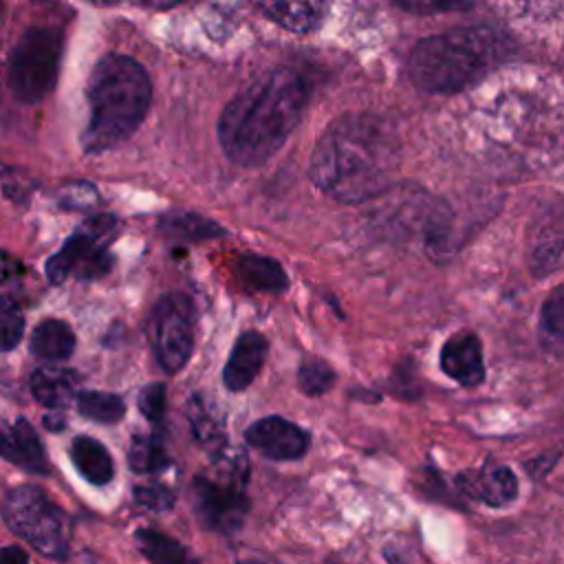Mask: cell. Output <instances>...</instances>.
Instances as JSON below:
<instances>
[{"label": "cell", "mask_w": 564, "mask_h": 564, "mask_svg": "<svg viewBox=\"0 0 564 564\" xmlns=\"http://www.w3.org/2000/svg\"><path fill=\"white\" fill-rule=\"evenodd\" d=\"M399 163L401 141L392 126L370 112H350L319 137L308 176L339 203H364L388 189Z\"/></svg>", "instance_id": "cell-1"}, {"label": "cell", "mask_w": 564, "mask_h": 564, "mask_svg": "<svg viewBox=\"0 0 564 564\" xmlns=\"http://www.w3.org/2000/svg\"><path fill=\"white\" fill-rule=\"evenodd\" d=\"M308 101V84L286 66L273 68L240 90L218 119V139L229 161L256 167L269 161L295 130Z\"/></svg>", "instance_id": "cell-2"}, {"label": "cell", "mask_w": 564, "mask_h": 564, "mask_svg": "<svg viewBox=\"0 0 564 564\" xmlns=\"http://www.w3.org/2000/svg\"><path fill=\"white\" fill-rule=\"evenodd\" d=\"M150 77L128 55H106L88 79L90 119L82 143L86 152H101L121 143L143 121L150 108Z\"/></svg>", "instance_id": "cell-3"}, {"label": "cell", "mask_w": 564, "mask_h": 564, "mask_svg": "<svg viewBox=\"0 0 564 564\" xmlns=\"http://www.w3.org/2000/svg\"><path fill=\"white\" fill-rule=\"evenodd\" d=\"M502 55L487 29H463L421 40L408 62L410 77L425 93H456L480 79Z\"/></svg>", "instance_id": "cell-4"}, {"label": "cell", "mask_w": 564, "mask_h": 564, "mask_svg": "<svg viewBox=\"0 0 564 564\" xmlns=\"http://www.w3.org/2000/svg\"><path fill=\"white\" fill-rule=\"evenodd\" d=\"M2 518L9 529L35 546L42 555L62 560L68 555L70 522L66 513L35 485H20L4 496Z\"/></svg>", "instance_id": "cell-5"}, {"label": "cell", "mask_w": 564, "mask_h": 564, "mask_svg": "<svg viewBox=\"0 0 564 564\" xmlns=\"http://www.w3.org/2000/svg\"><path fill=\"white\" fill-rule=\"evenodd\" d=\"M62 33L51 26H31L18 40L9 59V88L22 104L42 101L57 82Z\"/></svg>", "instance_id": "cell-6"}, {"label": "cell", "mask_w": 564, "mask_h": 564, "mask_svg": "<svg viewBox=\"0 0 564 564\" xmlns=\"http://www.w3.org/2000/svg\"><path fill=\"white\" fill-rule=\"evenodd\" d=\"M245 480L247 469L240 452H234L231 458L220 454L216 476H198L194 480V507L207 529L231 533L242 527L249 511Z\"/></svg>", "instance_id": "cell-7"}, {"label": "cell", "mask_w": 564, "mask_h": 564, "mask_svg": "<svg viewBox=\"0 0 564 564\" xmlns=\"http://www.w3.org/2000/svg\"><path fill=\"white\" fill-rule=\"evenodd\" d=\"M117 234V218L110 214H97L86 218L75 234L64 242V247L46 262V275L53 284L64 282L68 275H77L84 280L101 278L112 258L106 247Z\"/></svg>", "instance_id": "cell-8"}, {"label": "cell", "mask_w": 564, "mask_h": 564, "mask_svg": "<svg viewBox=\"0 0 564 564\" xmlns=\"http://www.w3.org/2000/svg\"><path fill=\"white\" fill-rule=\"evenodd\" d=\"M148 337L159 366L167 372L181 370L194 348V308L181 293L163 295L150 311Z\"/></svg>", "instance_id": "cell-9"}, {"label": "cell", "mask_w": 564, "mask_h": 564, "mask_svg": "<svg viewBox=\"0 0 564 564\" xmlns=\"http://www.w3.org/2000/svg\"><path fill=\"white\" fill-rule=\"evenodd\" d=\"M245 438L251 447L271 460H295L304 456L308 447L306 432L282 416H264L256 421L245 432Z\"/></svg>", "instance_id": "cell-10"}, {"label": "cell", "mask_w": 564, "mask_h": 564, "mask_svg": "<svg viewBox=\"0 0 564 564\" xmlns=\"http://www.w3.org/2000/svg\"><path fill=\"white\" fill-rule=\"evenodd\" d=\"M456 485L463 489V494L471 496L474 500L487 507H505L518 494L516 474L498 463H487L478 469L458 474Z\"/></svg>", "instance_id": "cell-11"}, {"label": "cell", "mask_w": 564, "mask_h": 564, "mask_svg": "<svg viewBox=\"0 0 564 564\" xmlns=\"http://www.w3.org/2000/svg\"><path fill=\"white\" fill-rule=\"evenodd\" d=\"M441 368L465 388H476L485 379L480 339L474 333H456L441 348Z\"/></svg>", "instance_id": "cell-12"}, {"label": "cell", "mask_w": 564, "mask_h": 564, "mask_svg": "<svg viewBox=\"0 0 564 564\" xmlns=\"http://www.w3.org/2000/svg\"><path fill=\"white\" fill-rule=\"evenodd\" d=\"M0 456L33 474L48 471L42 443L26 419H18L15 423L0 419Z\"/></svg>", "instance_id": "cell-13"}, {"label": "cell", "mask_w": 564, "mask_h": 564, "mask_svg": "<svg viewBox=\"0 0 564 564\" xmlns=\"http://www.w3.org/2000/svg\"><path fill=\"white\" fill-rule=\"evenodd\" d=\"M267 357V339L264 335L256 333V330H247L242 333L234 348L231 355L225 364V372H223V383L227 390L231 392H240L245 390L260 372L262 364Z\"/></svg>", "instance_id": "cell-14"}, {"label": "cell", "mask_w": 564, "mask_h": 564, "mask_svg": "<svg viewBox=\"0 0 564 564\" xmlns=\"http://www.w3.org/2000/svg\"><path fill=\"white\" fill-rule=\"evenodd\" d=\"M330 0H258L260 11L278 26L293 33H308L317 29L326 13Z\"/></svg>", "instance_id": "cell-15"}, {"label": "cell", "mask_w": 564, "mask_h": 564, "mask_svg": "<svg viewBox=\"0 0 564 564\" xmlns=\"http://www.w3.org/2000/svg\"><path fill=\"white\" fill-rule=\"evenodd\" d=\"M75 386H77L75 375L70 370L55 368V366L37 368L31 377L33 397L42 405L53 410H62L75 399Z\"/></svg>", "instance_id": "cell-16"}, {"label": "cell", "mask_w": 564, "mask_h": 564, "mask_svg": "<svg viewBox=\"0 0 564 564\" xmlns=\"http://www.w3.org/2000/svg\"><path fill=\"white\" fill-rule=\"evenodd\" d=\"M70 458L77 471L93 485H106L112 480L115 467L108 449L93 436H77L70 443Z\"/></svg>", "instance_id": "cell-17"}, {"label": "cell", "mask_w": 564, "mask_h": 564, "mask_svg": "<svg viewBox=\"0 0 564 564\" xmlns=\"http://www.w3.org/2000/svg\"><path fill=\"white\" fill-rule=\"evenodd\" d=\"M29 348L40 359H66L75 348V335L62 319H44L35 326L29 339Z\"/></svg>", "instance_id": "cell-18"}, {"label": "cell", "mask_w": 564, "mask_h": 564, "mask_svg": "<svg viewBox=\"0 0 564 564\" xmlns=\"http://www.w3.org/2000/svg\"><path fill=\"white\" fill-rule=\"evenodd\" d=\"M236 271H238V278L256 291L280 293L289 284L286 273L280 267V262L264 258V256H256V253L240 256L236 262Z\"/></svg>", "instance_id": "cell-19"}, {"label": "cell", "mask_w": 564, "mask_h": 564, "mask_svg": "<svg viewBox=\"0 0 564 564\" xmlns=\"http://www.w3.org/2000/svg\"><path fill=\"white\" fill-rule=\"evenodd\" d=\"M161 229L163 234H167L170 238L176 240H207V238H216L223 234V227H218L216 223H212L205 216L198 214H189V212H181V214H165L161 218Z\"/></svg>", "instance_id": "cell-20"}, {"label": "cell", "mask_w": 564, "mask_h": 564, "mask_svg": "<svg viewBox=\"0 0 564 564\" xmlns=\"http://www.w3.org/2000/svg\"><path fill=\"white\" fill-rule=\"evenodd\" d=\"M187 419L192 425V434L203 447L212 452H223V443H225L223 423L200 397H192V401L187 403Z\"/></svg>", "instance_id": "cell-21"}, {"label": "cell", "mask_w": 564, "mask_h": 564, "mask_svg": "<svg viewBox=\"0 0 564 564\" xmlns=\"http://www.w3.org/2000/svg\"><path fill=\"white\" fill-rule=\"evenodd\" d=\"M137 542L141 553L159 564H181L187 562L189 555L187 551L172 538L154 531V529H143L137 533Z\"/></svg>", "instance_id": "cell-22"}, {"label": "cell", "mask_w": 564, "mask_h": 564, "mask_svg": "<svg viewBox=\"0 0 564 564\" xmlns=\"http://www.w3.org/2000/svg\"><path fill=\"white\" fill-rule=\"evenodd\" d=\"M75 403L86 419L99 423H117L126 412L121 397L110 392H79L75 397Z\"/></svg>", "instance_id": "cell-23"}, {"label": "cell", "mask_w": 564, "mask_h": 564, "mask_svg": "<svg viewBox=\"0 0 564 564\" xmlns=\"http://www.w3.org/2000/svg\"><path fill=\"white\" fill-rule=\"evenodd\" d=\"M130 467L139 474H152L167 467V454L154 436H134L128 452Z\"/></svg>", "instance_id": "cell-24"}, {"label": "cell", "mask_w": 564, "mask_h": 564, "mask_svg": "<svg viewBox=\"0 0 564 564\" xmlns=\"http://www.w3.org/2000/svg\"><path fill=\"white\" fill-rule=\"evenodd\" d=\"M540 333L546 341L564 346V284L555 286L542 304Z\"/></svg>", "instance_id": "cell-25"}, {"label": "cell", "mask_w": 564, "mask_h": 564, "mask_svg": "<svg viewBox=\"0 0 564 564\" xmlns=\"http://www.w3.org/2000/svg\"><path fill=\"white\" fill-rule=\"evenodd\" d=\"M24 333V317L20 306L7 297L0 295V352H7L15 348Z\"/></svg>", "instance_id": "cell-26"}, {"label": "cell", "mask_w": 564, "mask_h": 564, "mask_svg": "<svg viewBox=\"0 0 564 564\" xmlns=\"http://www.w3.org/2000/svg\"><path fill=\"white\" fill-rule=\"evenodd\" d=\"M297 383L300 388L311 394V397H317V394H324L326 390H330V386L335 383V372L333 368L322 361V359H306L302 366H300V372H297Z\"/></svg>", "instance_id": "cell-27"}, {"label": "cell", "mask_w": 564, "mask_h": 564, "mask_svg": "<svg viewBox=\"0 0 564 564\" xmlns=\"http://www.w3.org/2000/svg\"><path fill=\"white\" fill-rule=\"evenodd\" d=\"M59 203L66 209H93L99 203V192L86 181H75L59 192Z\"/></svg>", "instance_id": "cell-28"}, {"label": "cell", "mask_w": 564, "mask_h": 564, "mask_svg": "<svg viewBox=\"0 0 564 564\" xmlns=\"http://www.w3.org/2000/svg\"><path fill=\"white\" fill-rule=\"evenodd\" d=\"M134 500L139 505H143V507L152 509V511H165V509H170L174 505L172 491L167 487L154 485V482L134 487Z\"/></svg>", "instance_id": "cell-29"}, {"label": "cell", "mask_w": 564, "mask_h": 564, "mask_svg": "<svg viewBox=\"0 0 564 564\" xmlns=\"http://www.w3.org/2000/svg\"><path fill=\"white\" fill-rule=\"evenodd\" d=\"M139 410L150 421H161L165 414V388L163 383H150L139 394Z\"/></svg>", "instance_id": "cell-30"}, {"label": "cell", "mask_w": 564, "mask_h": 564, "mask_svg": "<svg viewBox=\"0 0 564 564\" xmlns=\"http://www.w3.org/2000/svg\"><path fill=\"white\" fill-rule=\"evenodd\" d=\"M392 2L414 13H441L458 4V0H392Z\"/></svg>", "instance_id": "cell-31"}, {"label": "cell", "mask_w": 564, "mask_h": 564, "mask_svg": "<svg viewBox=\"0 0 564 564\" xmlns=\"http://www.w3.org/2000/svg\"><path fill=\"white\" fill-rule=\"evenodd\" d=\"M26 560H29V555L20 546L0 549V564H24Z\"/></svg>", "instance_id": "cell-32"}, {"label": "cell", "mask_w": 564, "mask_h": 564, "mask_svg": "<svg viewBox=\"0 0 564 564\" xmlns=\"http://www.w3.org/2000/svg\"><path fill=\"white\" fill-rule=\"evenodd\" d=\"M18 262L9 256V253H4V251H0V284L2 282H7L9 278H13L15 273H18Z\"/></svg>", "instance_id": "cell-33"}, {"label": "cell", "mask_w": 564, "mask_h": 564, "mask_svg": "<svg viewBox=\"0 0 564 564\" xmlns=\"http://www.w3.org/2000/svg\"><path fill=\"white\" fill-rule=\"evenodd\" d=\"M128 2H134L139 7H148V9H170L183 0H128Z\"/></svg>", "instance_id": "cell-34"}, {"label": "cell", "mask_w": 564, "mask_h": 564, "mask_svg": "<svg viewBox=\"0 0 564 564\" xmlns=\"http://www.w3.org/2000/svg\"><path fill=\"white\" fill-rule=\"evenodd\" d=\"M93 4H104V7H110V4H117V2H123V0H88Z\"/></svg>", "instance_id": "cell-35"}, {"label": "cell", "mask_w": 564, "mask_h": 564, "mask_svg": "<svg viewBox=\"0 0 564 564\" xmlns=\"http://www.w3.org/2000/svg\"><path fill=\"white\" fill-rule=\"evenodd\" d=\"M2 22H4V13H2V4H0V46H2Z\"/></svg>", "instance_id": "cell-36"}]
</instances>
